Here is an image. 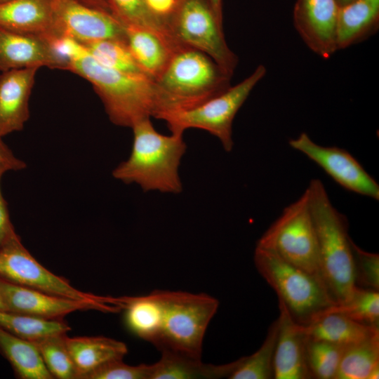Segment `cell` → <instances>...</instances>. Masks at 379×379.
I'll use <instances>...</instances> for the list:
<instances>
[{
    "label": "cell",
    "mask_w": 379,
    "mask_h": 379,
    "mask_svg": "<svg viewBox=\"0 0 379 379\" xmlns=\"http://www.w3.org/2000/svg\"><path fill=\"white\" fill-rule=\"evenodd\" d=\"M0 351L22 379L53 378L36 346L0 326Z\"/></svg>",
    "instance_id": "d4e9b609"
},
{
    "label": "cell",
    "mask_w": 379,
    "mask_h": 379,
    "mask_svg": "<svg viewBox=\"0 0 379 379\" xmlns=\"http://www.w3.org/2000/svg\"><path fill=\"white\" fill-rule=\"evenodd\" d=\"M56 0H11L0 5V27L54 38Z\"/></svg>",
    "instance_id": "ac0fdd59"
},
{
    "label": "cell",
    "mask_w": 379,
    "mask_h": 379,
    "mask_svg": "<svg viewBox=\"0 0 379 379\" xmlns=\"http://www.w3.org/2000/svg\"><path fill=\"white\" fill-rule=\"evenodd\" d=\"M66 333L58 334L32 342L53 378L77 379V373L66 345Z\"/></svg>",
    "instance_id": "1f68e13d"
},
{
    "label": "cell",
    "mask_w": 379,
    "mask_h": 379,
    "mask_svg": "<svg viewBox=\"0 0 379 379\" xmlns=\"http://www.w3.org/2000/svg\"><path fill=\"white\" fill-rule=\"evenodd\" d=\"M150 372L151 364L131 366L121 359L103 364L81 379H149Z\"/></svg>",
    "instance_id": "e575fe53"
},
{
    "label": "cell",
    "mask_w": 379,
    "mask_h": 379,
    "mask_svg": "<svg viewBox=\"0 0 379 379\" xmlns=\"http://www.w3.org/2000/svg\"><path fill=\"white\" fill-rule=\"evenodd\" d=\"M288 144L316 163L345 190L379 200L378 182L345 149L319 145L305 132L291 139Z\"/></svg>",
    "instance_id": "8fae6325"
},
{
    "label": "cell",
    "mask_w": 379,
    "mask_h": 379,
    "mask_svg": "<svg viewBox=\"0 0 379 379\" xmlns=\"http://www.w3.org/2000/svg\"><path fill=\"white\" fill-rule=\"evenodd\" d=\"M131 128L130 156L113 170V177L125 184H138L144 192H182L179 167L187 149L183 135L159 133L150 118L138 121Z\"/></svg>",
    "instance_id": "3957f363"
},
{
    "label": "cell",
    "mask_w": 379,
    "mask_h": 379,
    "mask_svg": "<svg viewBox=\"0 0 379 379\" xmlns=\"http://www.w3.org/2000/svg\"><path fill=\"white\" fill-rule=\"evenodd\" d=\"M70 71L89 81L114 124L131 128L136 122L166 110L164 95L155 81L105 67L86 51L71 61Z\"/></svg>",
    "instance_id": "6da1fadb"
},
{
    "label": "cell",
    "mask_w": 379,
    "mask_h": 379,
    "mask_svg": "<svg viewBox=\"0 0 379 379\" xmlns=\"http://www.w3.org/2000/svg\"><path fill=\"white\" fill-rule=\"evenodd\" d=\"M0 165L7 166L10 171H19L26 168V164L15 156L1 138H0Z\"/></svg>",
    "instance_id": "74e56055"
},
{
    "label": "cell",
    "mask_w": 379,
    "mask_h": 379,
    "mask_svg": "<svg viewBox=\"0 0 379 379\" xmlns=\"http://www.w3.org/2000/svg\"><path fill=\"white\" fill-rule=\"evenodd\" d=\"M254 263L277 293L291 319L307 326L335 305L321 277L296 267L275 254L255 247Z\"/></svg>",
    "instance_id": "5b68a950"
},
{
    "label": "cell",
    "mask_w": 379,
    "mask_h": 379,
    "mask_svg": "<svg viewBox=\"0 0 379 379\" xmlns=\"http://www.w3.org/2000/svg\"><path fill=\"white\" fill-rule=\"evenodd\" d=\"M82 4L103 11L112 13L108 0H77Z\"/></svg>",
    "instance_id": "f35d334b"
},
{
    "label": "cell",
    "mask_w": 379,
    "mask_h": 379,
    "mask_svg": "<svg viewBox=\"0 0 379 379\" xmlns=\"http://www.w3.org/2000/svg\"><path fill=\"white\" fill-rule=\"evenodd\" d=\"M256 247L319 276L317 237L306 191L284 208L281 215L258 239Z\"/></svg>",
    "instance_id": "ba28073f"
},
{
    "label": "cell",
    "mask_w": 379,
    "mask_h": 379,
    "mask_svg": "<svg viewBox=\"0 0 379 379\" xmlns=\"http://www.w3.org/2000/svg\"><path fill=\"white\" fill-rule=\"evenodd\" d=\"M265 67L258 65L248 77L234 86L190 109L166 113L164 120L171 133L182 134L199 128L215 136L226 152H231L234 119L255 85L265 77Z\"/></svg>",
    "instance_id": "52a82bcc"
},
{
    "label": "cell",
    "mask_w": 379,
    "mask_h": 379,
    "mask_svg": "<svg viewBox=\"0 0 379 379\" xmlns=\"http://www.w3.org/2000/svg\"><path fill=\"white\" fill-rule=\"evenodd\" d=\"M279 331V320L270 325L260 347L253 354L236 360L229 379L274 378L273 359Z\"/></svg>",
    "instance_id": "f1b7e54d"
},
{
    "label": "cell",
    "mask_w": 379,
    "mask_h": 379,
    "mask_svg": "<svg viewBox=\"0 0 379 379\" xmlns=\"http://www.w3.org/2000/svg\"><path fill=\"white\" fill-rule=\"evenodd\" d=\"M112 14L125 26H136L156 34L174 53L182 48L175 39L169 24L155 16L145 0H108Z\"/></svg>",
    "instance_id": "484cf974"
},
{
    "label": "cell",
    "mask_w": 379,
    "mask_h": 379,
    "mask_svg": "<svg viewBox=\"0 0 379 379\" xmlns=\"http://www.w3.org/2000/svg\"><path fill=\"white\" fill-rule=\"evenodd\" d=\"M11 0H0V5L11 1Z\"/></svg>",
    "instance_id": "7bdbcfd3"
},
{
    "label": "cell",
    "mask_w": 379,
    "mask_h": 379,
    "mask_svg": "<svg viewBox=\"0 0 379 379\" xmlns=\"http://www.w3.org/2000/svg\"><path fill=\"white\" fill-rule=\"evenodd\" d=\"M353 1H354V0H335L336 3H337V4H338V6L339 7L347 5V4L352 2Z\"/></svg>",
    "instance_id": "60d3db41"
},
{
    "label": "cell",
    "mask_w": 379,
    "mask_h": 379,
    "mask_svg": "<svg viewBox=\"0 0 379 379\" xmlns=\"http://www.w3.org/2000/svg\"><path fill=\"white\" fill-rule=\"evenodd\" d=\"M82 44L91 57L105 67L128 74L145 75L126 41L103 39Z\"/></svg>",
    "instance_id": "f546056e"
},
{
    "label": "cell",
    "mask_w": 379,
    "mask_h": 379,
    "mask_svg": "<svg viewBox=\"0 0 379 379\" xmlns=\"http://www.w3.org/2000/svg\"><path fill=\"white\" fill-rule=\"evenodd\" d=\"M357 286L379 290V255L364 251L352 241Z\"/></svg>",
    "instance_id": "836d02e7"
},
{
    "label": "cell",
    "mask_w": 379,
    "mask_h": 379,
    "mask_svg": "<svg viewBox=\"0 0 379 379\" xmlns=\"http://www.w3.org/2000/svg\"><path fill=\"white\" fill-rule=\"evenodd\" d=\"M122 300L127 328L154 345L161 330L164 314L159 291L144 296L122 297Z\"/></svg>",
    "instance_id": "cb8c5ba5"
},
{
    "label": "cell",
    "mask_w": 379,
    "mask_h": 379,
    "mask_svg": "<svg viewBox=\"0 0 379 379\" xmlns=\"http://www.w3.org/2000/svg\"><path fill=\"white\" fill-rule=\"evenodd\" d=\"M46 67L68 70L69 63L41 36L0 27V70Z\"/></svg>",
    "instance_id": "9a60e30c"
},
{
    "label": "cell",
    "mask_w": 379,
    "mask_h": 379,
    "mask_svg": "<svg viewBox=\"0 0 379 379\" xmlns=\"http://www.w3.org/2000/svg\"><path fill=\"white\" fill-rule=\"evenodd\" d=\"M10 171L4 165H0V246L20 237L15 232L10 218L8 204L5 200L1 188V181L4 174Z\"/></svg>",
    "instance_id": "d590c367"
},
{
    "label": "cell",
    "mask_w": 379,
    "mask_h": 379,
    "mask_svg": "<svg viewBox=\"0 0 379 379\" xmlns=\"http://www.w3.org/2000/svg\"><path fill=\"white\" fill-rule=\"evenodd\" d=\"M218 18L222 22V0H208Z\"/></svg>",
    "instance_id": "ab89813d"
},
{
    "label": "cell",
    "mask_w": 379,
    "mask_h": 379,
    "mask_svg": "<svg viewBox=\"0 0 379 379\" xmlns=\"http://www.w3.org/2000/svg\"><path fill=\"white\" fill-rule=\"evenodd\" d=\"M236 361L223 365L206 364L197 359L171 352H161V359L151 364L149 379L229 378Z\"/></svg>",
    "instance_id": "7402d4cb"
},
{
    "label": "cell",
    "mask_w": 379,
    "mask_h": 379,
    "mask_svg": "<svg viewBox=\"0 0 379 379\" xmlns=\"http://www.w3.org/2000/svg\"><path fill=\"white\" fill-rule=\"evenodd\" d=\"M0 294L6 311L48 319H62L65 315L77 310H97L116 312L122 309L120 305L112 303L52 295L1 279Z\"/></svg>",
    "instance_id": "4fadbf2b"
},
{
    "label": "cell",
    "mask_w": 379,
    "mask_h": 379,
    "mask_svg": "<svg viewBox=\"0 0 379 379\" xmlns=\"http://www.w3.org/2000/svg\"><path fill=\"white\" fill-rule=\"evenodd\" d=\"M163 320L154 346L201 359L202 343L207 327L215 314L218 300L206 293L159 291Z\"/></svg>",
    "instance_id": "8992f818"
},
{
    "label": "cell",
    "mask_w": 379,
    "mask_h": 379,
    "mask_svg": "<svg viewBox=\"0 0 379 379\" xmlns=\"http://www.w3.org/2000/svg\"><path fill=\"white\" fill-rule=\"evenodd\" d=\"M39 69H15L0 75V138L24 128L29 117V100Z\"/></svg>",
    "instance_id": "2e32d148"
},
{
    "label": "cell",
    "mask_w": 379,
    "mask_h": 379,
    "mask_svg": "<svg viewBox=\"0 0 379 379\" xmlns=\"http://www.w3.org/2000/svg\"><path fill=\"white\" fill-rule=\"evenodd\" d=\"M327 312L339 313L358 323L378 326V291L357 286L347 302L331 307L324 313Z\"/></svg>",
    "instance_id": "d6a6232c"
},
{
    "label": "cell",
    "mask_w": 379,
    "mask_h": 379,
    "mask_svg": "<svg viewBox=\"0 0 379 379\" xmlns=\"http://www.w3.org/2000/svg\"><path fill=\"white\" fill-rule=\"evenodd\" d=\"M345 347L307 338L305 356L311 378L335 379Z\"/></svg>",
    "instance_id": "4dcf8cb0"
},
{
    "label": "cell",
    "mask_w": 379,
    "mask_h": 379,
    "mask_svg": "<svg viewBox=\"0 0 379 379\" xmlns=\"http://www.w3.org/2000/svg\"><path fill=\"white\" fill-rule=\"evenodd\" d=\"M279 331L273 359L274 378L311 379L307 369L305 347L307 335L284 305L279 302Z\"/></svg>",
    "instance_id": "e0dca14e"
},
{
    "label": "cell",
    "mask_w": 379,
    "mask_h": 379,
    "mask_svg": "<svg viewBox=\"0 0 379 379\" xmlns=\"http://www.w3.org/2000/svg\"><path fill=\"white\" fill-rule=\"evenodd\" d=\"M0 326L29 342L65 334L71 329L62 319H48L4 310H0Z\"/></svg>",
    "instance_id": "83f0119b"
},
{
    "label": "cell",
    "mask_w": 379,
    "mask_h": 379,
    "mask_svg": "<svg viewBox=\"0 0 379 379\" xmlns=\"http://www.w3.org/2000/svg\"><path fill=\"white\" fill-rule=\"evenodd\" d=\"M60 36L72 38L81 44L103 39L126 42L125 25L113 14L86 6L77 0H56L54 38Z\"/></svg>",
    "instance_id": "7c38bea8"
},
{
    "label": "cell",
    "mask_w": 379,
    "mask_h": 379,
    "mask_svg": "<svg viewBox=\"0 0 379 379\" xmlns=\"http://www.w3.org/2000/svg\"><path fill=\"white\" fill-rule=\"evenodd\" d=\"M65 340L77 370V379L109 361L123 359L128 352L124 343L107 337L66 336Z\"/></svg>",
    "instance_id": "ffe728a7"
},
{
    "label": "cell",
    "mask_w": 379,
    "mask_h": 379,
    "mask_svg": "<svg viewBox=\"0 0 379 379\" xmlns=\"http://www.w3.org/2000/svg\"><path fill=\"white\" fill-rule=\"evenodd\" d=\"M168 23L181 46L206 54L232 77L238 58L227 44L223 22L218 18L208 0H178Z\"/></svg>",
    "instance_id": "9c48e42d"
},
{
    "label": "cell",
    "mask_w": 379,
    "mask_h": 379,
    "mask_svg": "<svg viewBox=\"0 0 379 379\" xmlns=\"http://www.w3.org/2000/svg\"><path fill=\"white\" fill-rule=\"evenodd\" d=\"M0 310L6 311V307H5V305H4V302H3V300H2L1 294H0Z\"/></svg>",
    "instance_id": "b9f144b4"
},
{
    "label": "cell",
    "mask_w": 379,
    "mask_h": 379,
    "mask_svg": "<svg viewBox=\"0 0 379 379\" xmlns=\"http://www.w3.org/2000/svg\"><path fill=\"white\" fill-rule=\"evenodd\" d=\"M0 279L58 296L119 305L118 298L99 296L74 288L41 265L16 238L0 246Z\"/></svg>",
    "instance_id": "30bf717a"
},
{
    "label": "cell",
    "mask_w": 379,
    "mask_h": 379,
    "mask_svg": "<svg viewBox=\"0 0 379 379\" xmlns=\"http://www.w3.org/2000/svg\"><path fill=\"white\" fill-rule=\"evenodd\" d=\"M145 1L149 10L155 16L168 23L178 4V0H145Z\"/></svg>",
    "instance_id": "8d00e7d4"
},
{
    "label": "cell",
    "mask_w": 379,
    "mask_h": 379,
    "mask_svg": "<svg viewBox=\"0 0 379 379\" xmlns=\"http://www.w3.org/2000/svg\"><path fill=\"white\" fill-rule=\"evenodd\" d=\"M338 8L335 0H297L294 6L296 31L307 46L324 59L330 58L337 51Z\"/></svg>",
    "instance_id": "5bb4252c"
},
{
    "label": "cell",
    "mask_w": 379,
    "mask_h": 379,
    "mask_svg": "<svg viewBox=\"0 0 379 379\" xmlns=\"http://www.w3.org/2000/svg\"><path fill=\"white\" fill-rule=\"evenodd\" d=\"M305 191L317 237L319 274L335 305H342L357 288L348 221L333 206L319 179H312Z\"/></svg>",
    "instance_id": "7a4b0ae2"
},
{
    "label": "cell",
    "mask_w": 379,
    "mask_h": 379,
    "mask_svg": "<svg viewBox=\"0 0 379 379\" xmlns=\"http://www.w3.org/2000/svg\"><path fill=\"white\" fill-rule=\"evenodd\" d=\"M126 43L135 60L148 77L156 81L174 52L154 32L136 26H125Z\"/></svg>",
    "instance_id": "603a6c76"
},
{
    "label": "cell",
    "mask_w": 379,
    "mask_h": 379,
    "mask_svg": "<svg viewBox=\"0 0 379 379\" xmlns=\"http://www.w3.org/2000/svg\"><path fill=\"white\" fill-rule=\"evenodd\" d=\"M302 327L308 338L344 347L379 334L378 326L364 325L336 312L324 313Z\"/></svg>",
    "instance_id": "44dd1931"
},
{
    "label": "cell",
    "mask_w": 379,
    "mask_h": 379,
    "mask_svg": "<svg viewBox=\"0 0 379 379\" xmlns=\"http://www.w3.org/2000/svg\"><path fill=\"white\" fill-rule=\"evenodd\" d=\"M379 25V0H354L338 8L335 42L337 51L364 40Z\"/></svg>",
    "instance_id": "d6986e66"
},
{
    "label": "cell",
    "mask_w": 379,
    "mask_h": 379,
    "mask_svg": "<svg viewBox=\"0 0 379 379\" xmlns=\"http://www.w3.org/2000/svg\"><path fill=\"white\" fill-rule=\"evenodd\" d=\"M379 334L345 347L335 379H378Z\"/></svg>",
    "instance_id": "4316f807"
},
{
    "label": "cell",
    "mask_w": 379,
    "mask_h": 379,
    "mask_svg": "<svg viewBox=\"0 0 379 379\" xmlns=\"http://www.w3.org/2000/svg\"><path fill=\"white\" fill-rule=\"evenodd\" d=\"M231 76L206 54L189 47L175 51L155 81L163 92L164 114L194 107L231 86Z\"/></svg>",
    "instance_id": "277c9868"
}]
</instances>
